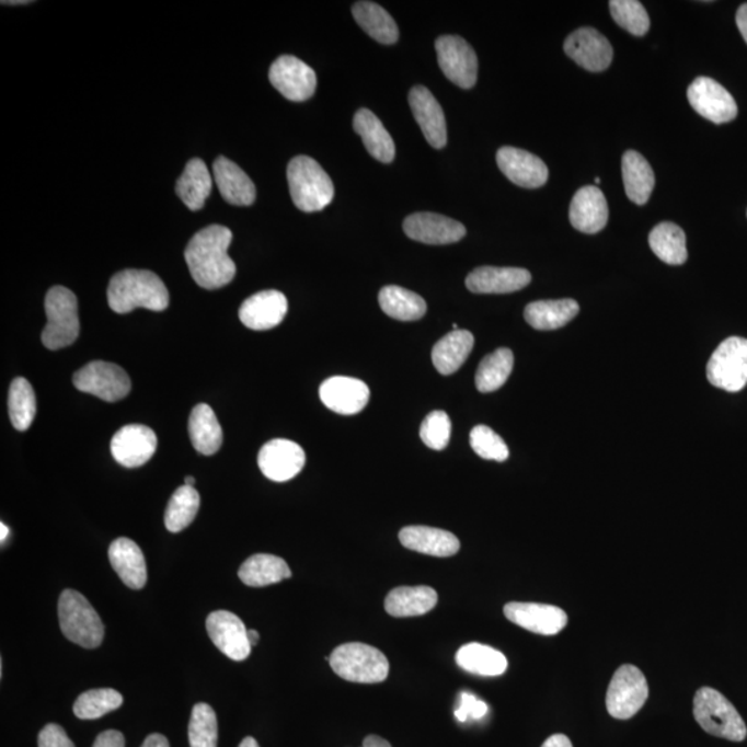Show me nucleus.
<instances>
[{
  "label": "nucleus",
  "mask_w": 747,
  "mask_h": 747,
  "mask_svg": "<svg viewBox=\"0 0 747 747\" xmlns=\"http://www.w3.org/2000/svg\"><path fill=\"white\" fill-rule=\"evenodd\" d=\"M231 240L233 233L220 225H210L193 235L184 257L199 287L218 289L233 281L237 267L228 254Z\"/></svg>",
  "instance_id": "f257e3e1"
},
{
  "label": "nucleus",
  "mask_w": 747,
  "mask_h": 747,
  "mask_svg": "<svg viewBox=\"0 0 747 747\" xmlns=\"http://www.w3.org/2000/svg\"><path fill=\"white\" fill-rule=\"evenodd\" d=\"M110 308L125 314L138 308L162 312L170 307L164 281L150 271L128 269L117 273L107 289Z\"/></svg>",
  "instance_id": "f03ea898"
},
{
  "label": "nucleus",
  "mask_w": 747,
  "mask_h": 747,
  "mask_svg": "<svg viewBox=\"0 0 747 747\" xmlns=\"http://www.w3.org/2000/svg\"><path fill=\"white\" fill-rule=\"evenodd\" d=\"M287 179L292 202L303 212H319L333 202L334 183L313 158H292L287 168Z\"/></svg>",
  "instance_id": "7ed1b4c3"
},
{
  "label": "nucleus",
  "mask_w": 747,
  "mask_h": 747,
  "mask_svg": "<svg viewBox=\"0 0 747 747\" xmlns=\"http://www.w3.org/2000/svg\"><path fill=\"white\" fill-rule=\"evenodd\" d=\"M693 715L708 734L733 742L746 739L747 728L738 710L713 688L699 689L693 698Z\"/></svg>",
  "instance_id": "20e7f679"
},
{
  "label": "nucleus",
  "mask_w": 747,
  "mask_h": 747,
  "mask_svg": "<svg viewBox=\"0 0 747 747\" xmlns=\"http://www.w3.org/2000/svg\"><path fill=\"white\" fill-rule=\"evenodd\" d=\"M59 622L62 634L71 643L87 650L102 645L104 624L82 594L76 590L62 591L59 599Z\"/></svg>",
  "instance_id": "39448f33"
},
{
  "label": "nucleus",
  "mask_w": 747,
  "mask_h": 747,
  "mask_svg": "<svg viewBox=\"0 0 747 747\" xmlns=\"http://www.w3.org/2000/svg\"><path fill=\"white\" fill-rule=\"evenodd\" d=\"M45 309L47 324L42 342L46 348L59 350L72 345L81 331L76 294L66 287H53L47 292Z\"/></svg>",
  "instance_id": "423d86ee"
},
{
  "label": "nucleus",
  "mask_w": 747,
  "mask_h": 747,
  "mask_svg": "<svg viewBox=\"0 0 747 747\" xmlns=\"http://www.w3.org/2000/svg\"><path fill=\"white\" fill-rule=\"evenodd\" d=\"M331 669L346 681L378 683L389 675V662L381 651L371 645L349 643L340 645L329 657Z\"/></svg>",
  "instance_id": "0eeeda50"
},
{
  "label": "nucleus",
  "mask_w": 747,
  "mask_h": 747,
  "mask_svg": "<svg viewBox=\"0 0 747 747\" xmlns=\"http://www.w3.org/2000/svg\"><path fill=\"white\" fill-rule=\"evenodd\" d=\"M706 376L713 387L739 392L747 383V340L731 336L719 345L708 363Z\"/></svg>",
  "instance_id": "6e6552de"
},
{
  "label": "nucleus",
  "mask_w": 747,
  "mask_h": 747,
  "mask_svg": "<svg viewBox=\"0 0 747 747\" xmlns=\"http://www.w3.org/2000/svg\"><path fill=\"white\" fill-rule=\"evenodd\" d=\"M648 697V681L643 671L633 665H623L609 683L607 709L613 719L629 720L643 709Z\"/></svg>",
  "instance_id": "1a4fd4ad"
},
{
  "label": "nucleus",
  "mask_w": 747,
  "mask_h": 747,
  "mask_svg": "<svg viewBox=\"0 0 747 747\" xmlns=\"http://www.w3.org/2000/svg\"><path fill=\"white\" fill-rule=\"evenodd\" d=\"M73 386L78 391L93 394L104 402H118L130 392L128 372L113 363L91 361L73 373Z\"/></svg>",
  "instance_id": "9d476101"
},
{
  "label": "nucleus",
  "mask_w": 747,
  "mask_h": 747,
  "mask_svg": "<svg viewBox=\"0 0 747 747\" xmlns=\"http://www.w3.org/2000/svg\"><path fill=\"white\" fill-rule=\"evenodd\" d=\"M435 47L439 67L449 81L462 89L475 87L478 57L466 39L461 36L445 35L436 39Z\"/></svg>",
  "instance_id": "9b49d317"
},
{
  "label": "nucleus",
  "mask_w": 747,
  "mask_h": 747,
  "mask_svg": "<svg viewBox=\"0 0 747 747\" xmlns=\"http://www.w3.org/2000/svg\"><path fill=\"white\" fill-rule=\"evenodd\" d=\"M688 102L703 118L713 124H727L738 115L733 94L709 77H699L688 88Z\"/></svg>",
  "instance_id": "f8f14e48"
},
{
  "label": "nucleus",
  "mask_w": 747,
  "mask_h": 747,
  "mask_svg": "<svg viewBox=\"0 0 747 747\" xmlns=\"http://www.w3.org/2000/svg\"><path fill=\"white\" fill-rule=\"evenodd\" d=\"M272 85L291 102H307L318 88V77L312 67L294 56H281L269 71Z\"/></svg>",
  "instance_id": "ddd939ff"
},
{
  "label": "nucleus",
  "mask_w": 747,
  "mask_h": 747,
  "mask_svg": "<svg viewBox=\"0 0 747 747\" xmlns=\"http://www.w3.org/2000/svg\"><path fill=\"white\" fill-rule=\"evenodd\" d=\"M209 639L217 648L234 662H243L251 655L252 645L243 620L228 610H217L207 619Z\"/></svg>",
  "instance_id": "4468645a"
},
{
  "label": "nucleus",
  "mask_w": 747,
  "mask_h": 747,
  "mask_svg": "<svg viewBox=\"0 0 747 747\" xmlns=\"http://www.w3.org/2000/svg\"><path fill=\"white\" fill-rule=\"evenodd\" d=\"M307 464V455L296 441L273 439L262 447L257 456L263 475L273 482H287L296 478Z\"/></svg>",
  "instance_id": "2eb2a0df"
},
{
  "label": "nucleus",
  "mask_w": 747,
  "mask_h": 747,
  "mask_svg": "<svg viewBox=\"0 0 747 747\" xmlns=\"http://www.w3.org/2000/svg\"><path fill=\"white\" fill-rule=\"evenodd\" d=\"M564 50L576 65L591 72L607 70L613 60V47L599 31L584 26L567 36Z\"/></svg>",
  "instance_id": "dca6fc26"
},
{
  "label": "nucleus",
  "mask_w": 747,
  "mask_h": 747,
  "mask_svg": "<svg viewBox=\"0 0 747 747\" xmlns=\"http://www.w3.org/2000/svg\"><path fill=\"white\" fill-rule=\"evenodd\" d=\"M505 618L531 633L555 635L566 628L567 614L554 605L509 602L504 607Z\"/></svg>",
  "instance_id": "f3484780"
},
{
  "label": "nucleus",
  "mask_w": 747,
  "mask_h": 747,
  "mask_svg": "<svg viewBox=\"0 0 747 747\" xmlns=\"http://www.w3.org/2000/svg\"><path fill=\"white\" fill-rule=\"evenodd\" d=\"M403 230L410 239L429 245L459 243L467 234L464 225L433 212L410 215L404 220Z\"/></svg>",
  "instance_id": "a211bd4d"
},
{
  "label": "nucleus",
  "mask_w": 747,
  "mask_h": 747,
  "mask_svg": "<svg viewBox=\"0 0 747 747\" xmlns=\"http://www.w3.org/2000/svg\"><path fill=\"white\" fill-rule=\"evenodd\" d=\"M157 444V435L149 426L126 425L114 435L112 452L118 464L138 468L154 456Z\"/></svg>",
  "instance_id": "6ab92c4d"
},
{
  "label": "nucleus",
  "mask_w": 747,
  "mask_h": 747,
  "mask_svg": "<svg viewBox=\"0 0 747 747\" xmlns=\"http://www.w3.org/2000/svg\"><path fill=\"white\" fill-rule=\"evenodd\" d=\"M496 158L499 170L517 186L538 188L549 181V168L529 151L502 147Z\"/></svg>",
  "instance_id": "aec40b11"
},
{
  "label": "nucleus",
  "mask_w": 747,
  "mask_h": 747,
  "mask_svg": "<svg viewBox=\"0 0 747 747\" xmlns=\"http://www.w3.org/2000/svg\"><path fill=\"white\" fill-rule=\"evenodd\" d=\"M320 399L331 412L354 415L367 406L370 389L356 378L331 377L320 387Z\"/></svg>",
  "instance_id": "412c9836"
},
{
  "label": "nucleus",
  "mask_w": 747,
  "mask_h": 747,
  "mask_svg": "<svg viewBox=\"0 0 747 747\" xmlns=\"http://www.w3.org/2000/svg\"><path fill=\"white\" fill-rule=\"evenodd\" d=\"M409 103L426 141L434 149H444L447 143V125L438 100L425 87H414L409 93Z\"/></svg>",
  "instance_id": "4be33fe9"
},
{
  "label": "nucleus",
  "mask_w": 747,
  "mask_h": 747,
  "mask_svg": "<svg viewBox=\"0 0 747 747\" xmlns=\"http://www.w3.org/2000/svg\"><path fill=\"white\" fill-rule=\"evenodd\" d=\"M288 301L283 292L276 289L261 291L241 304V323L251 330L265 331L277 327L286 318Z\"/></svg>",
  "instance_id": "5701e85b"
},
{
  "label": "nucleus",
  "mask_w": 747,
  "mask_h": 747,
  "mask_svg": "<svg viewBox=\"0 0 747 747\" xmlns=\"http://www.w3.org/2000/svg\"><path fill=\"white\" fill-rule=\"evenodd\" d=\"M570 218L573 228L582 233L596 234L608 223L607 198L597 186L582 187L572 199Z\"/></svg>",
  "instance_id": "b1692460"
},
{
  "label": "nucleus",
  "mask_w": 747,
  "mask_h": 747,
  "mask_svg": "<svg viewBox=\"0 0 747 747\" xmlns=\"http://www.w3.org/2000/svg\"><path fill=\"white\" fill-rule=\"evenodd\" d=\"M530 281V273L519 267L483 266L471 272L466 284L475 294H509L528 287Z\"/></svg>",
  "instance_id": "393cba45"
},
{
  "label": "nucleus",
  "mask_w": 747,
  "mask_h": 747,
  "mask_svg": "<svg viewBox=\"0 0 747 747\" xmlns=\"http://www.w3.org/2000/svg\"><path fill=\"white\" fill-rule=\"evenodd\" d=\"M214 181L226 203L237 207H250L256 198L254 182L228 158L219 157L214 162Z\"/></svg>",
  "instance_id": "a878e982"
},
{
  "label": "nucleus",
  "mask_w": 747,
  "mask_h": 747,
  "mask_svg": "<svg viewBox=\"0 0 747 747\" xmlns=\"http://www.w3.org/2000/svg\"><path fill=\"white\" fill-rule=\"evenodd\" d=\"M399 540L407 550L441 558L456 555L461 547L450 531L428 526H407L400 530Z\"/></svg>",
  "instance_id": "bb28decb"
},
{
  "label": "nucleus",
  "mask_w": 747,
  "mask_h": 747,
  "mask_svg": "<svg viewBox=\"0 0 747 747\" xmlns=\"http://www.w3.org/2000/svg\"><path fill=\"white\" fill-rule=\"evenodd\" d=\"M110 562L125 586L141 590L147 583V566L143 552L134 540L120 538L113 541L108 550Z\"/></svg>",
  "instance_id": "cd10ccee"
},
{
  "label": "nucleus",
  "mask_w": 747,
  "mask_h": 747,
  "mask_svg": "<svg viewBox=\"0 0 747 747\" xmlns=\"http://www.w3.org/2000/svg\"><path fill=\"white\" fill-rule=\"evenodd\" d=\"M354 128L371 157L383 164H391L397 156V147L376 114L367 108L359 110L354 118Z\"/></svg>",
  "instance_id": "c85d7f7f"
},
{
  "label": "nucleus",
  "mask_w": 747,
  "mask_h": 747,
  "mask_svg": "<svg viewBox=\"0 0 747 747\" xmlns=\"http://www.w3.org/2000/svg\"><path fill=\"white\" fill-rule=\"evenodd\" d=\"M438 604V593L426 586L398 587L388 594L386 609L393 618L423 617Z\"/></svg>",
  "instance_id": "c756f323"
},
{
  "label": "nucleus",
  "mask_w": 747,
  "mask_h": 747,
  "mask_svg": "<svg viewBox=\"0 0 747 747\" xmlns=\"http://www.w3.org/2000/svg\"><path fill=\"white\" fill-rule=\"evenodd\" d=\"M475 345V338L467 330H452L450 334L436 342L433 361L441 376H451L460 370Z\"/></svg>",
  "instance_id": "7c9ffc66"
},
{
  "label": "nucleus",
  "mask_w": 747,
  "mask_h": 747,
  "mask_svg": "<svg viewBox=\"0 0 747 747\" xmlns=\"http://www.w3.org/2000/svg\"><path fill=\"white\" fill-rule=\"evenodd\" d=\"M212 175L199 158L187 162L182 176L176 182V194L188 209L199 210L212 192Z\"/></svg>",
  "instance_id": "2f4dec72"
},
{
  "label": "nucleus",
  "mask_w": 747,
  "mask_h": 747,
  "mask_svg": "<svg viewBox=\"0 0 747 747\" xmlns=\"http://www.w3.org/2000/svg\"><path fill=\"white\" fill-rule=\"evenodd\" d=\"M625 194L636 205L648 203L655 188V173L644 156L634 150L624 152L622 160Z\"/></svg>",
  "instance_id": "473e14b6"
},
{
  "label": "nucleus",
  "mask_w": 747,
  "mask_h": 747,
  "mask_svg": "<svg viewBox=\"0 0 747 747\" xmlns=\"http://www.w3.org/2000/svg\"><path fill=\"white\" fill-rule=\"evenodd\" d=\"M581 312L575 299L531 302L525 309V320L535 330L551 331L564 327Z\"/></svg>",
  "instance_id": "72a5a7b5"
},
{
  "label": "nucleus",
  "mask_w": 747,
  "mask_h": 747,
  "mask_svg": "<svg viewBox=\"0 0 747 747\" xmlns=\"http://www.w3.org/2000/svg\"><path fill=\"white\" fill-rule=\"evenodd\" d=\"M188 434L194 449L205 456L215 455L223 444L222 426L208 404H197L193 409L188 420Z\"/></svg>",
  "instance_id": "f704fd0d"
},
{
  "label": "nucleus",
  "mask_w": 747,
  "mask_h": 747,
  "mask_svg": "<svg viewBox=\"0 0 747 747\" xmlns=\"http://www.w3.org/2000/svg\"><path fill=\"white\" fill-rule=\"evenodd\" d=\"M457 665L472 675L497 677L508 669V660L492 646L472 643L461 646L456 655Z\"/></svg>",
  "instance_id": "c9c22d12"
},
{
  "label": "nucleus",
  "mask_w": 747,
  "mask_h": 747,
  "mask_svg": "<svg viewBox=\"0 0 747 747\" xmlns=\"http://www.w3.org/2000/svg\"><path fill=\"white\" fill-rule=\"evenodd\" d=\"M292 576L283 558L271 554L252 555L241 565L239 577L245 586L266 587Z\"/></svg>",
  "instance_id": "e433bc0d"
},
{
  "label": "nucleus",
  "mask_w": 747,
  "mask_h": 747,
  "mask_svg": "<svg viewBox=\"0 0 747 747\" xmlns=\"http://www.w3.org/2000/svg\"><path fill=\"white\" fill-rule=\"evenodd\" d=\"M356 23L361 26L372 39L383 45L397 44L399 30L392 15L380 4L372 2H357L352 9Z\"/></svg>",
  "instance_id": "4c0bfd02"
},
{
  "label": "nucleus",
  "mask_w": 747,
  "mask_h": 747,
  "mask_svg": "<svg viewBox=\"0 0 747 747\" xmlns=\"http://www.w3.org/2000/svg\"><path fill=\"white\" fill-rule=\"evenodd\" d=\"M650 245L654 254L667 265H683L688 260L687 235L680 226L663 222L650 234Z\"/></svg>",
  "instance_id": "58836bf2"
},
{
  "label": "nucleus",
  "mask_w": 747,
  "mask_h": 747,
  "mask_svg": "<svg viewBox=\"0 0 747 747\" xmlns=\"http://www.w3.org/2000/svg\"><path fill=\"white\" fill-rule=\"evenodd\" d=\"M378 301L389 318L400 320V322H415V320L424 318L426 313L424 298L403 287H383Z\"/></svg>",
  "instance_id": "ea45409f"
},
{
  "label": "nucleus",
  "mask_w": 747,
  "mask_h": 747,
  "mask_svg": "<svg viewBox=\"0 0 747 747\" xmlns=\"http://www.w3.org/2000/svg\"><path fill=\"white\" fill-rule=\"evenodd\" d=\"M514 354L507 348L494 350L478 367L475 383L479 392L491 393L502 388L512 376Z\"/></svg>",
  "instance_id": "a19ab883"
},
{
  "label": "nucleus",
  "mask_w": 747,
  "mask_h": 747,
  "mask_svg": "<svg viewBox=\"0 0 747 747\" xmlns=\"http://www.w3.org/2000/svg\"><path fill=\"white\" fill-rule=\"evenodd\" d=\"M9 415L15 429H30L36 415L34 388L25 378H15L9 389Z\"/></svg>",
  "instance_id": "79ce46f5"
},
{
  "label": "nucleus",
  "mask_w": 747,
  "mask_h": 747,
  "mask_svg": "<svg viewBox=\"0 0 747 747\" xmlns=\"http://www.w3.org/2000/svg\"><path fill=\"white\" fill-rule=\"evenodd\" d=\"M199 508V494L196 489L183 485L172 494L165 512V526L172 533H179L192 525Z\"/></svg>",
  "instance_id": "37998d69"
},
{
  "label": "nucleus",
  "mask_w": 747,
  "mask_h": 747,
  "mask_svg": "<svg viewBox=\"0 0 747 747\" xmlns=\"http://www.w3.org/2000/svg\"><path fill=\"white\" fill-rule=\"evenodd\" d=\"M123 702V696L115 689H91L78 697L73 704V713L81 720H97L119 709Z\"/></svg>",
  "instance_id": "c03bdc74"
},
{
  "label": "nucleus",
  "mask_w": 747,
  "mask_h": 747,
  "mask_svg": "<svg viewBox=\"0 0 747 747\" xmlns=\"http://www.w3.org/2000/svg\"><path fill=\"white\" fill-rule=\"evenodd\" d=\"M188 742L191 747H218L217 713L209 704L198 703L193 708Z\"/></svg>",
  "instance_id": "a18cd8bd"
},
{
  "label": "nucleus",
  "mask_w": 747,
  "mask_h": 747,
  "mask_svg": "<svg viewBox=\"0 0 747 747\" xmlns=\"http://www.w3.org/2000/svg\"><path fill=\"white\" fill-rule=\"evenodd\" d=\"M610 14L631 35L644 36L650 31L651 20L643 3L636 0H610Z\"/></svg>",
  "instance_id": "49530a36"
},
{
  "label": "nucleus",
  "mask_w": 747,
  "mask_h": 747,
  "mask_svg": "<svg viewBox=\"0 0 747 747\" xmlns=\"http://www.w3.org/2000/svg\"><path fill=\"white\" fill-rule=\"evenodd\" d=\"M470 444L482 459L503 462L509 457L508 446L502 436L486 425H478L471 430Z\"/></svg>",
  "instance_id": "de8ad7c7"
},
{
  "label": "nucleus",
  "mask_w": 747,
  "mask_h": 747,
  "mask_svg": "<svg viewBox=\"0 0 747 747\" xmlns=\"http://www.w3.org/2000/svg\"><path fill=\"white\" fill-rule=\"evenodd\" d=\"M421 440L429 449L444 450L449 445L451 436V421L449 415L440 410H436L424 420L420 428Z\"/></svg>",
  "instance_id": "09e8293b"
},
{
  "label": "nucleus",
  "mask_w": 747,
  "mask_h": 747,
  "mask_svg": "<svg viewBox=\"0 0 747 747\" xmlns=\"http://www.w3.org/2000/svg\"><path fill=\"white\" fill-rule=\"evenodd\" d=\"M487 704L479 701L471 693L462 692L460 697V706L457 708L455 714L457 720L466 723L468 719L481 720L487 714Z\"/></svg>",
  "instance_id": "8fccbe9b"
},
{
  "label": "nucleus",
  "mask_w": 747,
  "mask_h": 747,
  "mask_svg": "<svg viewBox=\"0 0 747 747\" xmlns=\"http://www.w3.org/2000/svg\"><path fill=\"white\" fill-rule=\"evenodd\" d=\"M39 747H76L66 731L57 724H47L38 736Z\"/></svg>",
  "instance_id": "3c124183"
},
{
  "label": "nucleus",
  "mask_w": 747,
  "mask_h": 747,
  "mask_svg": "<svg viewBox=\"0 0 747 747\" xmlns=\"http://www.w3.org/2000/svg\"><path fill=\"white\" fill-rule=\"evenodd\" d=\"M93 747H125L124 735L119 731L108 729L100 734Z\"/></svg>",
  "instance_id": "603ef678"
},
{
  "label": "nucleus",
  "mask_w": 747,
  "mask_h": 747,
  "mask_svg": "<svg viewBox=\"0 0 747 747\" xmlns=\"http://www.w3.org/2000/svg\"><path fill=\"white\" fill-rule=\"evenodd\" d=\"M541 747H573L572 742L564 734H555L550 736Z\"/></svg>",
  "instance_id": "864d4df0"
},
{
  "label": "nucleus",
  "mask_w": 747,
  "mask_h": 747,
  "mask_svg": "<svg viewBox=\"0 0 747 747\" xmlns=\"http://www.w3.org/2000/svg\"><path fill=\"white\" fill-rule=\"evenodd\" d=\"M736 24H738L740 34L744 36L747 44V3L742 4L738 9V13H736Z\"/></svg>",
  "instance_id": "5fc2aeb1"
},
{
  "label": "nucleus",
  "mask_w": 747,
  "mask_h": 747,
  "mask_svg": "<svg viewBox=\"0 0 747 747\" xmlns=\"http://www.w3.org/2000/svg\"><path fill=\"white\" fill-rule=\"evenodd\" d=\"M141 747H171L170 742L161 734H151L147 736Z\"/></svg>",
  "instance_id": "6e6d98bb"
},
{
  "label": "nucleus",
  "mask_w": 747,
  "mask_h": 747,
  "mask_svg": "<svg viewBox=\"0 0 747 747\" xmlns=\"http://www.w3.org/2000/svg\"><path fill=\"white\" fill-rule=\"evenodd\" d=\"M361 747H392L388 740L381 738L377 735H368L365 740H363Z\"/></svg>",
  "instance_id": "4d7b16f0"
},
{
  "label": "nucleus",
  "mask_w": 747,
  "mask_h": 747,
  "mask_svg": "<svg viewBox=\"0 0 747 747\" xmlns=\"http://www.w3.org/2000/svg\"><path fill=\"white\" fill-rule=\"evenodd\" d=\"M249 639L250 643L252 646H255L257 644V641H260L261 635L257 633L256 630H249Z\"/></svg>",
  "instance_id": "13d9d810"
},
{
  "label": "nucleus",
  "mask_w": 747,
  "mask_h": 747,
  "mask_svg": "<svg viewBox=\"0 0 747 747\" xmlns=\"http://www.w3.org/2000/svg\"><path fill=\"white\" fill-rule=\"evenodd\" d=\"M239 747H260V745H257V742L254 738L249 736V738H245L243 742H241Z\"/></svg>",
  "instance_id": "bf43d9fd"
},
{
  "label": "nucleus",
  "mask_w": 747,
  "mask_h": 747,
  "mask_svg": "<svg viewBox=\"0 0 747 747\" xmlns=\"http://www.w3.org/2000/svg\"><path fill=\"white\" fill-rule=\"evenodd\" d=\"M0 530H2V536H0V540H2V543L4 540H7L9 536V528L7 525L2 524L0 525Z\"/></svg>",
  "instance_id": "052dcab7"
},
{
  "label": "nucleus",
  "mask_w": 747,
  "mask_h": 747,
  "mask_svg": "<svg viewBox=\"0 0 747 747\" xmlns=\"http://www.w3.org/2000/svg\"><path fill=\"white\" fill-rule=\"evenodd\" d=\"M184 485L194 487V485H196V479L193 476H186V479H184Z\"/></svg>",
  "instance_id": "680f3d73"
},
{
  "label": "nucleus",
  "mask_w": 747,
  "mask_h": 747,
  "mask_svg": "<svg viewBox=\"0 0 747 747\" xmlns=\"http://www.w3.org/2000/svg\"><path fill=\"white\" fill-rule=\"evenodd\" d=\"M3 4H8V7H12V4H30L31 2H2Z\"/></svg>",
  "instance_id": "e2e57ef3"
}]
</instances>
